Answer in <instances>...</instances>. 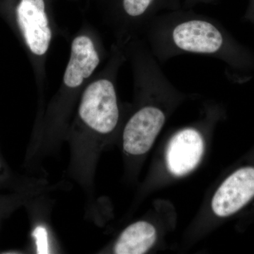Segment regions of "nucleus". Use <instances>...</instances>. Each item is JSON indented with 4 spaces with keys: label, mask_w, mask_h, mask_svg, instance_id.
Listing matches in <instances>:
<instances>
[{
    "label": "nucleus",
    "mask_w": 254,
    "mask_h": 254,
    "mask_svg": "<svg viewBox=\"0 0 254 254\" xmlns=\"http://www.w3.org/2000/svg\"><path fill=\"white\" fill-rule=\"evenodd\" d=\"M143 41L158 62L183 55H198L221 61L229 78L247 81L254 72V53L237 41L214 18L177 9L155 16Z\"/></svg>",
    "instance_id": "1"
},
{
    "label": "nucleus",
    "mask_w": 254,
    "mask_h": 254,
    "mask_svg": "<svg viewBox=\"0 0 254 254\" xmlns=\"http://www.w3.org/2000/svg\"><path fill=\"white\" fill-rule=\"evenodd\" d=\"M4 18L27 54L36 83L43 86L46 60L57 32L46 0H18Z\"/></svg>",
    "instance_id": "2"
},
{
    "label": "nucleus",
    "mask_w": 254,
    "mask_h": 254,
    "mask_svg": "<svg viewBox=\"0 0 254 254\" xmlns=\"http://www.w3.org/2000/svg\"><path fill=\"white\" fill-rule=\"evenodd\" d=\"M254 197V168H244L230 175L219 187L212 200V209L219 217L230 216Z\"/></svg>",
    "instance_id": "3"
},
{
    "label": "nucleus",
    "mask_w": 254,
    "mask_h": 254,
    "mask_svg": "<svg viewBox=\"0 0 254 254\" xmlns=\"http://www.w3.org/2000/svg\"><path fill=\"white\" fill-rule=\"evenodd\" d=\"M204 153V141L199 131L186 128L177 132L169 143L166 153L170 173L182 177L190 173L199 164Z\"/></svg>",
    "instance_id": "4"
},
{
    "label": "nucleus",
    "mask_w": 254,
    "mask_h": 254,
    "mask_svg": "<svg viewBox=\"0 0 254 254\" xmlns=\"http://www.w3.org/2000/svg\"><path fill=\"white\" fill-rule=\"evenodd\" d=\"M157 233L149 222L139 221L131 224L120 235L114 248L117 254H143L154 245Z\"/></svg>",
    "instance_id": "5"
},
{
    "label": "nucleus",
    "mask_w": 254,
    "mask_h": 254,
    "mask_svg": "<svg viewBox=\"0 0 254 254\" xmlns=\"http://www.w3.org/2000/svg\"><path fill=\"white\" fill-rule=\"evenodd\" d=\"M33 236L36 240L37 253L49 254L48 232L43 227H37L33 232Z\"/></svg>",
    "instance_id": "6"
},
{
    "label": "nucleus",
    "mask_w": 254,
    "mask_h": 254,
    "mask_svg": "<svg viewBox=\"0 0 254 254\" xmlns=\"http://www.w3.org/2000/svg\"><path fill=\"white\" fill-rule=\"evenodd\" d=\"M245 19L254 24V0H250V4L245 13Z\"/></svg>",
    "instance_id": "7"
},
{
    "label": "nucleus",
    "mask_w": 254,
    "mask_h": 254,
    "mask_svg": "<svg viewBox=\"0 0 254 254\" xmlns=\"http://www.w3.org/2000/svg\"><path fill=\"white\" fill-rule=\"evenodd\" d=\"M211 0H187V4L192 5L195 3L199 2V1H210Z\"/></svg>",
    "instance_id": "8"
},
{
    "label": "nucleus",
    "mask_w": 254,
    "mask_h": 254,
    "mask_svg": "<svg viewBox=\"0 0 254 254\" xmlns=\"http://www.w3.org/2000/svg\"><path fill=\"white\" fill-rule=\"evenodd\" d=\"M2 163H1V160H0V174H1V170H2Z\"/></svg>",
    "instance_id": "9"
}]
</instances>
